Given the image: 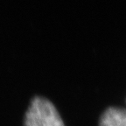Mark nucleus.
<instances>
[{"mask_svg":"<svg viewBox=\"0 0 126 126\" xmlns=\"http://www.w3.org/2000/svg\"><path fill=\"white\" fill-rule=\"evenodd\" d=\"M24 126H65L53 103L46 97L36 95L25 114Z\"/></svg>","mask_w":126,"mask_h":126,"instance_id":"obj_1","label":"nucleus"},{"mask_svg":"<svg viewBox=\"0 0 126 126\" xmlns=\"http://www.w3.org/2000/svg\"><path fill=\"white\" fill-rule=\"evenodd\" d=\"M99 126H126V110L110 107L101 116Z\"/></svg>","mask_w":126,"mask_h":126,"instance_id":"obj_2","label":"nucleus"}]
</instances>
